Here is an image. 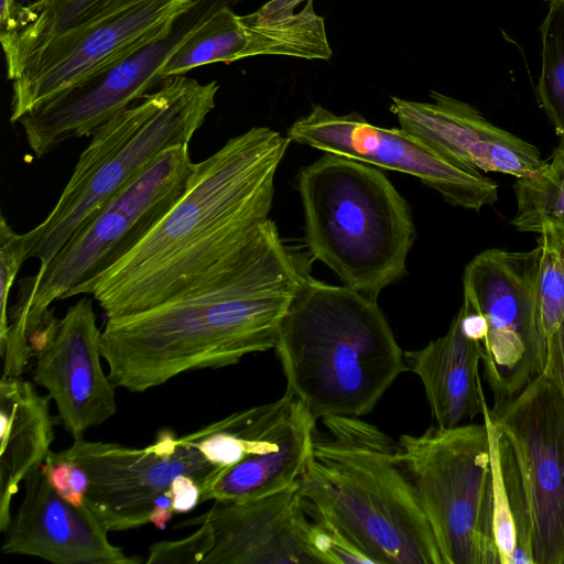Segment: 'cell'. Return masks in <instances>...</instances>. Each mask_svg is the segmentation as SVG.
I'll list each match as a JSON object with an SVG mask.
<instances>
[{
	"label": "cell",
	"instance_id": "15",
	"mask_svg": "<svg viewBox=\"0 0 564 564\" xmlns=\"http://www.w3.org/2000/svg\"><path fill=\"white\" fill-rule=\"evenodd\" d=\"M101 330L93 301L83 296L62 318L52 314L31 340L33 380L54 400L73 440L117 412L116 387L100 358Z\"/></svg>",
	"mask_w": 564,
	"mask_h": 564
},
{
	"label": "cell",
	"instance_id": "18",
	"mask_svg": "<svg viewBox=\"0 0 564 564\" xmlns=\"http://www.w3.org/2000/svg\"><path fill=\"white\" fill-rule=\"evenodd\" d=\"M332 54L324 19L315 12L313 0H306L292 17L274 22L258 21L251 13L237 15L231 7H225L181 43L163 65L161 78L256 55L328 59Z\"/></svg>",
	"mask_w": 564,
	"mask_h": 564
},
{
	"label": "cell",
	"instance_id": "14",
	"mask_svg": "<svg viewBox=\"0 0 564 564\" xmlns=\"http://www.w3.org/2000/svg\"><path fill=\"white\" fill-rule=\"evenodd\" d=\"M286 137L324 153L415 176L453 206L480 210L498 198V185L480 172L442 156L402 128L378 127L355 112L336 115L312 105Z\"/></svg>",
	"mask_w": 564,
	"mask_h": 564
},
{
	"label": "cell",
	"instance_id": "31",
	"mask_svg": "<svg viewBox=\"0 0 564 564\" xmlns=\"http://www.w3.org/2000/svg\"><path fill=\"white\" fill-rule=\"evenodd\" d=\"M52 487L69 502L85 506V495L89 485L88 476L61 452H50L41 465Z\"/></svg>",
	"mask_w": 564,
	"mask_h": 564
},
{
	"label": "cell",
	"instance_id": "19",
	"mask_svg": "<svg viewBox=\"0 0 564 564\" xmlns=\"http://www.w3.org/2000/svg\"><path fill=\"white\" fill-rule=\"evenodd\" d=\"M24 496L4 530V554L37 556L55 564H137L109 542L108 531L85 505L63 498L40 466L24 479Z\"/></svg>",
	"mask_w": 564,
	"mask_h": 564
},
{
	"label": "cell",
	"instance_id": "35",
	"mask_svg": "<svg viewBox=\"0 0 564 564\" xmlns=\"http://www.w3.org/2000/svg\"><path fill=\"white\" fill-rule=\"evenodd\" d=\"M306 0H269L251 15L261 22H274L288 19L295 12L294 9Z\"/></svg>",
	"mask_w": 564,
	"mask_h": 564
},
{
	"label": "cell",
	"instance_id": "5",
	"mask_svg": "<svg viewBox=\"0 0 564 564\" xmlns=\"http://www.w3.org/2000/svg\"><path fill=\"white\" fill-rule=\"evenodd\" d=\"M188 145L162 152L130 183L86 218L50 262L20 281L0 339L4 367L25 370L31 340L53 314L54 301L87 294L90 285L131 251L187 187L193 169Z\"/></svg>",
	"mask_w": 564,
	"mask_h": 564
},
{
	"label": "cell",
	"instance_id": "13",
	"mask_svg": "<svg viewBox=\"0 0 564 564\" xmlns=\"http://www.w3.org/2000/svg\"><path fill=\"white\" fill-rule=\"evenodd\" d=\"M193 0H119L33 53L12 80L10 121L156 35Z\"/></svg>",
	"mask_w": 564,
	"mask_h": 564
},
{
	"label": "cell",
	"instance_id": "23",
	"mask_svg": "<svg viewBox=\"0 0 564 564\" xmlns=\"http://www.w3.org/2000/svg\"><path fill=\"white\" fill-rule=\"evenodd\" d=\"M490 436L494 468V531L499 564H534L529 505L513 452L482 411Z\"/></svg>",
	"mask_w": 564,
	"mask_h": 564
},
{
	"label": "cell",
	"instance_id": "30",
	"mask_svg": "<svg viewBox=\"0 0 564 564\" xmlns=\"http://www.w3.org/2000/svg\"><path fill=\"white\" fill-rule=\"evenodd\" d=\"M310 542L317 564H373L341 529L323 518L312 521Z\"/></svg>",
	"mask_w": 564,
	"mask_h": 564
},
{
	"label": "cell",
	"instance_id": "16",
	"mask_svg": "<svg viewBox=\"0 0 564 564\" xmlns=\"http://www.w3.org/2000/svg\"><path fill=\"white\" fill-rule=\"evenodd\" d=\"M210 509L178 527L205 524L207 564H317L299 482L245 500H213Z\"/></svg>",
	"mask_w": 564,
	"mask_h": 564
},
{
	"label": "cell",
	"instance_id": "29",
	"mask_svg": "<svg viewBox=\"0 0 564 564\" xmlns=\"http://www.w3.org/2000/svg\"><path fill=\"white\" fill-rule=\"evenodd\" d=\"M37 242V235L33 229L25 234L15 232L8 224L6 217H0V339L8 329L10 291L24 260L31 258Z\"/></svg>",
	"mask_w": 564,
	"mask_h": 564
},
{
	"label": "cell",
	"instance_id": "21",
	"mask_svg": "<svg viewBox=\"0 0 564 564\" xmlns=\"http://www.w3.org/2000/svg\"><path fill=\"white\" fill-rule=\"evenodd\" d=\"M316 421L297 399L274 441L238 464L214 471L200 488V502L253 499L297 484L312 453Z\"/></svg>",
	"mask_w": 564,
	"mask_h": 564
},
{
	"label": "cell",
	"instance_id": "37",
	"mask_svg": "<svg viewBox=\"0 0 564 564\" xmlns=\"http://www.w3.org/2000/svg\"><path fill=\"white\" fill-rule=\"evenodd\" d=\"M18 7L15 0H0V40L11 33Z\"/></svg>",
	"mask_w": 564,
	"mask_h": 564
},
{
	"label": "cell",
	"instance_id": "36",
	"mask_svg": "<svg viewBox=\"0 0 564 564\" xmlns=\"http://www.w3.org/2000/svg\"><path fill=\"white\" fill-rule=\"evenodd\" d=\"M174 509L170 491L166 490L154 502L149 522L153 523L156 529L163 530L166 523L172 519Z\"/></svg>",
	"mask_w": 564,
	"mask_h": 564
},
{
	"label": "cell",
	"instance_id": "32",
	"mask_svg": "<svg viewBox=\"0 0 564 564\" xmlns=\"http://www.w3.org/2000/svg\"><path fill=\"white\" fill-rule=\"evenodd\" d=\"M208 528L199 524L191 535L176 541H161L150 546L147 563H203L209 551Z\"/></svg>",
	"mask_w": 564,
	"mask_h": 564
},
{
	"label": "cell",
	"instance_id": "12",
	"mask_svg": "<svg viewBox=\"0 0 564 564\" xmlns=\"http://www.w3.org/2000/svg\"><path fill=\"white\" fill-rule=\"evenodd\" d=\"M509 442L527 496L534 564H564V399L541 373L489 409Z\"/></svg>",
	"mask_w": 564,
	"mask_h": 564
},
{
	"label": "cell",
	"instance_id": "20",
	"mask_svg": "<svg viewBox=\"0 0 564 564\" xmlns=\"http://www.w3.org/2000/svg\"><path fill=\"white\" fill-rule=\"evenodd\" d=\"M484 356L482 343L465 333L458 313L445 335L404 352L406 369L423 383L436 425L453 427L482 414L478 368Z\"/></svg>",
	"mask_w": 564,
	"mask_h": 564
},
{
	"label": "cell",
	"instance_id": "27",
	"mask_svg": "<svg viewBox=\"0 0 564 564\" xmlns=\"http://www.w3.org/2000/svg\"><path fill=\"white\" fill-rule=\"evenodd\" d=\"M540 31L542 64L536 93L564 145V0H549Z\"/></svg>",
	"mask_w": 564,
	"mask_h": 564
},
{
	"label": "cell",
	"instance_id": "9",
	"mask_svg": "<svg viewBox=\"0 0 564 564\" xmlns=\"http://www.w3.org/2000/svg\"><path fill=\"white\" fill-rule=\"evenodd\" d=\"M239 0H193L163 30L18 119L36 158L91 135L164 79L161 69L181 43L214 13Z\"/></svg>",
	"mask_w": 564,
	"mask_h": 564
},
{
	"label": "cell",
	"instance_id": "3",
	"mask_svg": "<svg viewBox=\"0 0 564 564\" xmlns=\"http://www.w3.org/2000/svg\"><path fill=\"white\" fill-rule=\"evenodd\" d=\"M274 349L286 391L316 420L368 414L406 370L377 299L311 275L281 321Z\"/></svg>",
	"mask_w": 564,
	"mask_h": 564
},
{
	"label": "cell",
	"instance_id": "6",
	"mask_svg": "<svg viewBox=\"0 0 564 564\" xmlns=\"http://www.w3.org/2000/svg\"><path fill=\"white\" fill-rule=\"evenodd\" d=\"M305 239L344 285L377 299L400 280L415 238L411 209L387 176L325 153L297 176Z\"/></svg>",
	"mask_w": 564,
	"mask_h": 564
},
{
	"label": "cell",
	"instance_id": "1",
	"mask_svg": "<svg viewBox=\"0 0 564 564\" xmlns=\"http://www.w3.org/2000/svg\"><path fill=\"white\" fill-rule=\"evenodd\" d=\"M306 262L268 218L205 279L150 310L107 318L101 355L116 388L142 393L174 377L274 349Z\"/></svg>",
	"mask_w": 564,
	"mask_h": 564
},
{
	"label": "cell",
	"instance_id": "25",
	"mask_svg": "<svg viewBox=\"0 0 564 564\" xmlns=\"http://www.w3.org/2000/svg\"><path fill=\"white\" fill-rule=\"evenodd\" d=\"M119 0H35L19 6L11 33L0 40L8 79L14 80L24 62L57 35L79 28Z\"/></svg>",
	"mask_w": 564,
	"mask_h": 564
},
{
	"label": "cell",
	"instance_id": "22",
	"mask_svg": "<svg viewBox=\"0 0 564 564\" xmlns=\"http://www.w3.org/2000/svg\"><path fill=\"white\" fill-rule=\"evenodd\" d=\"M51 395L18 378L0 381V530L10 523L11 505L19 486L51 452L54 440Z\"/></svg>",
	"mask_w": 564,
	"mask_h": 564
},
{
	"label": "cell",
	"instance_id": "10",
	"mask_svg": "<svg viewBox=\"0 0 564 564\" xmlns=\"http://www.w3.org/2000/svg\"><path fill=\"white\" fill-rule=\"evenodd\" d=\"M541 248L487 249L465 268L463 304L486 324L482 359L495 405L519 393L542 373L546 344L542 334L538 280Z\"/></svg>",
	"mask_w": 564,
	"mask_h": 564
},
{
	"label": "cell",
	"instance_id": "26",
	"mask_svg": "<svg viewBox=\"0 0 564 564\" xmlns=\"http://www.w3.org/2000/svg\"><path fill=\"white\" fill-rule=\"evenodd\" d=\"M513 189L517 212L511 225L518 231L551 228L564 235V145L539 171L517 178Z\"/></svg>",
	"mask_w": 564,
	"mask_h": 564
},
{
	"label": "cell",
	"instance_id": "24",
	"mask_svg": "<svg viewBox=\"0 0 564 564\" xmlns=\"http://www.w3.org/2000/svg\"><path fill=\"white\" fill-rule=\"evenodd\" d=\"M297 399L290 392L278 400L235 412L183 438L218 469L234 466L267 448L278 436Z\"/></svg>",
	"mask_w": 564,
	"mask_h": 564
},
{
	"label": "cell",
	"instance_id": "34",
	"mask_svg": "<svg viewBox=\"0 0 564 564\" xmlns=\"http://www.w3.org/2000/svg\"><path fill=\"white\" fill-rule=\"evenodd\" d=\"M169 491L175 513L188 512L200 502V487L189 476L176 477Z\"/></svg>",
	"mask_w": 564,
	"mask_h": 564
},
{
	"label": "cell",
	"instance_id": "17",
	"mask_svg": "<svg viewBox=\"0 0 564 564\" xmlns=\"http://www.w3.org/2000/svg\"><path fill=\"white\" fill-rule=\"evenodd\" d=\"M430 97L431 102L391 97L390 111L400 128L442 156L470 170L517 178L544 165L533 144L492 124L473 106L434 90Z\"/></svg>",
	"mask_w": 564,
	"mask_h": 564
},
{
	"label": "cell",
	"instance_id": "11",
	"mask_svg": "<svg viewBox=\"0 0 564 564\" xmlns=\"http://www.w3.org/2000/svg\"><path fill=\"white\" fill-rule=\"evenodd\" d=\"M61 454L87 474L85 505L108 532L148 523L155 500L176 477L189 476L202 488L218 469L170 429L143 448L82 437Z\"/></svg>",
	"mask_w": 564,
	"mask_h": 564
},
{
	"label": "cell",
	"instance_id": "8",
	"mask_svg": "<svg viewBox=\"0 0 564 564\" xmlns=\"http://www.w3.org/2000/svg\"><path fill=\"white\" fill-rule=\"evenodd\" d=\"M397 460L427 519L443 564H499L487 423L402 435Z\"/></svg>",
	"mask_w": 564,
	"mask_h": 564
},
{
	"label": "cell",
	"instance_id": "28",
	"mask_svg": "<svg viewBox=\"0 0 564 564\" xmlns=\"http://www.w3.org/2000/svg\"><path fill=\"white\" fill-rule=\"evenodd\" d=\"M539 246V316L542 334L547 344L564 319V235L545 228L540 234Z\"/></svg>",
	"mask_w": 564,
	"mask_h": 564
},
{
	"label": "cell",
	"instance_id": "4",
	"mask_svg": "<svg viewBox=\"0 0 564 564\" xmlns=\"http://www.w3.org/2000/svg\"><path fill=\"white\" fill-rule=\"evenodd\" d=\"M322 422L329 436L315 437L299 480L306 512L341 529L373 564H443L398 442L359 417Z\"/></svg>",
	"mask_w": 564,
	"mask_h": 564
},
{
	"label": "cell",
	"instance_id": "33",
	"mask_svg": "<svg viewBox=\"0 0 564 564\" xmlns=\"http://www.w3.org/2000/svg\"><path fill=\"white\" fill-rule=\"evenodd\" d=\"M542 373L558 389L564 399V319L546 344V357Z\"/></svg>",
	"mask_w": 564,
	"mask_h": 564
},
{
	"label": "cell",
	"instance_id": "7",
	"mask_svg": "<svg viewBox=\"0 0 564 564\" xmlns=\"http://www.w3.org/2000/svg\"><path fill=\"white\" fill-rule=\"evenodd\" d=\"M219 85L185 75L166 77L93 134L46 218L34 227L31 258L44 268L80 224L162 152L189 143L215 108Z\"/></svg>",
	"mask_w": 564,
	"mask_h": 564
},
{
	"label": "cell",
	"instance_id": "2",
	"mask_svg": "<svg viewBox=\"0 0 564 564\" xmlns=\"http://www.w3.org/2000/svg\"><path fill=\"white\" fill-rule=\"evenodd\" d=\"M290 139L268 127L230 138L193 164L163 218L89 288L107 318L177 296L241 249L269 218L274 177Z\"/></svg>",
	"mask_w": 564,
	"mask_h": 564
}]
</instances>
